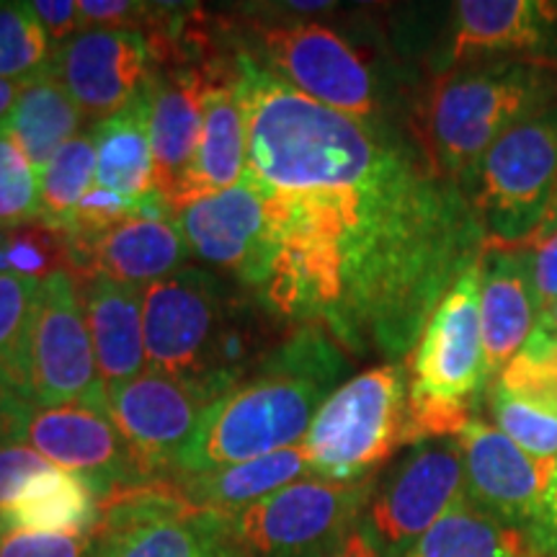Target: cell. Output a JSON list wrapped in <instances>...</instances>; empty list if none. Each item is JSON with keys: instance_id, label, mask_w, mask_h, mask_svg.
<instances>
[{"instance_id": "obj_1", "label": "cell", "mask_w": 557, "mask_h": 557, "mask_svg": "<svg viewBox=\"0 0 557 557\" xmlns=\"http://www.w3.org/2000/svg\"><path fill=\"white\" fill-rule=\"evenodd\" d=\"M233 86L246 171L271 220L261 302L292 329H323L348 357L406 361L487 246L462 186L438 171L416 124L320 107L246 52Z\"/></svg>"}, {"instance_id": "obj_2", "label": "cell", "mask_w": 557, "mask_h": 557, "mask_svg": "<svg viewBox=\"0 0 557 557\" xmlns=\"http://www.w3.org/2000/svg\"><path fill=\"white\" fill-rule=\"evenodd\" d=\"M351 367L318 325H295L209 410L176 475H197L305 442L323 403Z\"/></svg>"}, {"instance_id": "obj_3", "label": "cell", "mask_w": 557, "mask_h": 557, "mask_svg": "<svg viewBox=\"0 0 557 557\" xmlns=\"http://www.w3.org/2000/svg\"><path fill=\"white\" fill-rule=\"evenodd\" d=\"M256 292L209 269L184 267L143 289L150 372L230 389L287 333Z\"/></svg>"}, {"instance_id": "obj_4", "label": "cell", "mask_w": 557, "mask_h": 557, "mask_svg": "<svg viewBox=\"0 0 557 557\" xmlns=\"http://www.w3.org/2000/svg\"><path fill=\"white\" fill-rule=\"evenodd\" d=\"M553 101H557V60L470 62L431 83L416 129L438 171L462 186L506 129Z\"/></svg>"}, {"instance_id": "obj_5", "label": "cell", "mask_w": 557, "mask_h": 557, "mask_svg": "<svg viewBox=\"0 0 557 557\" xmlns=\"http://www.w3.org/2000/svg\"><path fill=\"white\" fill-rule=\"evenodd\" d=\"M406 361L410 447L457 436L478 418L491 385L480 329V261L444 295Z\"/></svg>"}, {"instance_id": "obj_6", "label": "cell", "mask_w": 557, "mask_h": 557, "mask_svg": "<svg viewBox=\"0 0 557 557\" xmlns=\"http://www.w3.org/2000/svg\"><path fill=\"white\" fill-rule=\"evenodd\" d=\"M230 37L274 78L354 120H385L374 73L336 29L308 18H233Z\"/></svg>"}, {"instance_id": "obj_7", "label": "cell", "mask_w": 557, "mask_h": 557, "mask_svg": "<svg viewBox=\"0 0 557 557\" xmlns=\"http://www.w3.org/2000/svg\"><path fill=\"white\" fill-rule=\"evenodd\" d=\"M312 475L359 483L410 447L408 361L377 364L344 382L305 436Z\"/></svg>"}, {"instance_id": "obj_8", "label": "cell", "mask_w": 557, "mask_h": 557, "mask_svg": "<svg viewBox=\"0 0 557 557\" xmlns=\"http://www.w3.org/2000/svg\"><path fill=\"white\" fill-rule=\"evenodd\" d=\"M465 197L493 246H524L547 220L557 194V101L506 129L470 176Z\"/></svg>"}, {"instance_id": "obj_9", "label": "cell", "mask_w": 557, "mask_h": 557, "mask_svg": "<svg viewBox=\"0 0 557 557\" xmlns=\"http://www.w3.org/2000/svg\"><path fill=\"white\" fill-rule=\"evenodd\" d=\"M374 475L359 483L297 480L225 517L240 557H331L361 521Z\"/></svg>"}, {"instance_id": "obj_10", "label": "cell", "mask_w": 557, "mask_h": 557, "mask_svg": "<svg viewBox=\"0 0 557 557\" xmlns=\"http://www.w3.org/2000/svg\"><path fill=\"white\" fill-rule=\"evenodd\" d=\"M96 557H240L222 513L191 506L171 480L101 504Z\"/></svg>"}, {"instance_id": "obj_11", "label": "cell", "mask_w": 557, "mask_h": 557, "mask_svg": "<svg viewBox=\"0 0 557 557\" xmlns=\"http://www.w3.org/2000/svg\"><path fill=\"white\" fill-rule=\"evenodd\" d=\"M465 491V462L457 436L418 442L374 478L361 529L374 542L380 557H406Z\"/></svg>"}, {"instance_id": "obj_12", "label": "cell", "mask_w": 557, "mask_h": 557, "mask_svg": "<svg viewBox=\"0 0 557 557\" xmlns=\"http://www.w3.org/2000/svg\"><path fill=\"white\" fill-rule=\"evenodd\" d=\"M29 393L37 406H86L109 413L78 282L60 269L39 282L29 333Z\"/></svg>"}, {"instance_id": "obj_13", "label": "cell", "mask_w": 557, "mask_h": 557, "mask_svg": "<svg viewBox=\"0 0 557 557\" xmlns=\"http://www.w3.org/2000/svg\"><path fill=\"white\" fill-rule=\"evenodd\" d=\"M16 442L39 451L54 468L75 472L99 493L101 504L132 487L156 483L107 410L86 406H37L21 418Z\"/></svg>"}, {"instance_id": "obj_14", "label": "cell", "mask_w": 557, "mask_h": 557, "mask_svg": "<svg viewBox=\"0 0 557 557\" xmlns=\"http://www.w3.org/2000/svg\"><path fill=\"white\" fill-rule=\"evenodd\" d=\"M227 389L201 382L143 372L107 387L109 413L152 475H176L209 410Z\"/></svg>"}, {"instance_id": "obj_15", "label": "cell", "mask_w": 557, "mask_h": 557, "mask_svg": "<svg viewBox=\"0 0 557 557\" xmlns=\"http://www.w3.org/2000/svg\"><path fill=\"white\" fill-rule=\"evenodd\" d=\"M176 220L194 256L259 295L271 267V220L259 181L246 171L230 189L181 207Z\"/></svg>"}, {"instance_id": "obj_16", "label": "cell", "mask_w": 557, "mask_h": 557, "mask_svg": "<svg viewBox=\"0 0 557 557\" xmlns=\"http://www.w3.org/2000/svg\"><path fill=\"white\" fill-rule=\"evenodd\" d=\"M47 73L58 78L90 120L120 114L143 94L152 73L145 34L86 29L52 50Z\"/></svg>"}, {"instance_id": "obj_17", "label": "cell", "mask_w": 557, "mask_h": 557, "mask_svg": "<svg viewBox=\"0 0 557 557\" xmlns=\"http://www.w3.org/2000/svg\"><path fill=\"white\" fill-rule=\"evenodd\" d=\"M457 442L462 449L468 498L491 517L527 532L540 517L557 462L527 455L483 418H472L457 434Z\"/></svg>"}, {"instance_id": "obj_18", "label": "cell", "mask_w": 557, "mask_h": 557, "mask_svg": "<svg viewBox=\"0 0 557 557\" xmlns=\"http://www.w3.org/2000/svg\"><path fill=\"white\" fill-rule=\"evenodd\" d=\"M65 271L75 278L103 274L135 289H148L186 267L191 248L176 214H137L94 235H62Z\"/></svg>"}, {"instance_id": "obj_19", "label": "cell", "mask_w": 557, "mask_h": 557, "mask_svg": "<svg viewBox=\"0 0 557 557\" xmlns=\"http://www.w3.org/2000/svg\"><path fill=\"white\" fill-rule=\"evenodd\" d=\"M557 5L547 0H462L451 13L447 67L504 58H545Z\"/></svg>"}, {"instance_id": "obj_20", "label": "cell", "mask_w": 557, "mask_h": 557, "mask_svg": "<svg viewBox=\"0 0 557 557\" xmlns=\"http://www.w3.org/2000/svg\"><path fill=\"white\" fill-rule=\"evenodd\" d=\"M537 323L540 308L524 250L487 243L480 256V329L491 382L527 346Z\"/></svg>"}, {"instance_id": "obj_21", "label": "cell", "mask_w": 557, "mask_h": 557, "mask_svg": "<svg viewBox=\"0 0 557 557\" xmlns=\"http://www.w3.org/2000/svg\"><path fill=\"white\" fill-rule=\"evenodd\" d=\"M205 78L189 67H152L148 81L152 189L171 207L181 178L189 171L205 124Z\"/></svg>"}, {"instance_id": "obj_22", "label": "cell", "mask_w": 557, "mask_h": 557, "mask_svg": "<svg viewBox=\"0 0 557 557\" xmlns=\"http://www.w3.org/2000/svg\"><path fill=\"white\" fill-rule=\"evenodd\" d=\"M233 83L235 81L205 83V90H201L205 124H201L197 156L173 194V212L209 194L230 189L248 169V132Z\"/></svg>"}, {"instance_id": "obj_23", "label": "cell", "mask_w": 557, "mask_h": 557, "mask_svg": "<svg viewBox=\"0 0 557 557\" xmlns=\"http://www.w3.org/2000/svg\"><path fill=\"white\" fill-rule=\"evenodd\" d=\"M78 282L83 312L103 385H120L148 372L143 336V289L94 274Z\"/></svg>"}, {"instance_id": "obj_24", "label": "cell", "mask_w": 557, "mask_h": 557, "mask_svg": "<svg viewBox=\"0 0 557 557\" xmlns=\"http://www.w3.org/2000/svg\"><path fill=\"white\" fill-rule=\"evenodd\" d=\"M305 478H312L310 457L308 449L297 444V447L240 465H227L220 470L173 475V485L191 506L230 517Z\"/></svg>"}, {"instance_id": "obj_25", "label": "cell", "mask_w": 557, "mask_h": 557, "mask_svg": "<svg viewBox=\"0 0 557 557\" xmlns=\"http://www.w3.org/2000/svg\"><path fill=\"white\" fill-rule=\"evenodd\" d=\"M83 116L67 88L50 73H41L21 90L16 107L0 124V135L11 139L32 169L41 173L60 148L78 137Z\"/></svg>"}, {"instance_id": "obj_26", "label": "cell", "mask_w": 557, "mask_h": 557, "mask_svg": "<svg viewBox=\"0 0 557 557\" xmlns=\"http://www.w3.org/2000/svg\"><path fill=\"white\" fill-rule=\"evenodd\" d=\"M96 186L124 199L152 194L148 86L127 109L94 127Z\"/></svg>"}, {"instance_id": "obj_27", "label": "cell", "mask_w": 557, "mask_h": 557, "mask_svg": "<svg viewBox=\"0 0 557 557\" xmlns=\"http://www.w3.org/2000/svg\"><path fill=\"white\" fill-rule=\"evenodd\" d=\"M101 519V498L75 472L52 468L39 472L26 485L0 527L39 534H83L94 532Z\"/></svg>"}, {"instance_id": "obj_28", "label": "cell", "mask_w": 557, "mask_h": 557, "mask_svg": "<svg viewBox=\"0 0 557 557\" xmlns=\"http://www.w3.org/2000/svg\"><path fill=\"white\" fill-rule=\"evenodd\" d=\"M406 557H540L524 529L500 521L465 496Z\"/></svg>"}, {"instance_id": "obj_29", "label": "cell", "mask_w": 557, "mask_h": 557, "mask_svg": "<svg viewBox=\"0 0 557 557\" xmlns=\"http://www.w3.org/2000/svg\"><path fill=\"white\" fill-rule=\"evenodd\" d=\"M96 186V143L94 129L73 137L58 150L39 173L41 225L62 233L73 212Z\"/></svg>"}, {"instance_id": "obj_30", "label": "cell", "mask_w": 557, "mask_h": 557, "mask_svg": "<svg viewBox=\"0 0 557 557\" xmlns=\"http://www.w3.org/2000/svg\"><path fill=\"white\" fill-rule=\"evenodd\" d=\"M37 292L39 278L0 271V369L29 400V333Z\"/></svg>"}, {"instance_id": "obj_31", "label": "cell", "mask_w": 557, "mask_h": 557, "mask_svg": "<svg viewBox=\"0 0 557 557\" xmlns=\"http://www.w3.org/2000/svg\"><path fill=\"white\" fill-rule=\"evenodd\" d=\"M487 387H498L508 398L557 416V338L534 331Z\"/></svg>"}, {"instance_id": "obj_32", "label": "cell", "mask_w": 557, "mask_h": 557, "mask_svg": "<svg viewBox=\"0 0 557 557\" xmlns=\"http://www.w3.org/2000/svg\"><path fill=\"white\" fill-rule=\"evenodd\" d=\"M52 45L29 3H0V81H32L47 73Z\"/></svg>"}, {"instance_id": "obj_33", "label": "cell", "mask_w": 557, "mask_h": 557, "mask_svg": "<svg viewBox=\"0 0 557 557\" xmlns=\"http://www.w3.org/2000/svg\"><path fill=\"white\" fill-rule=\"evenodd\" d=\"M485 406L493 416V426L504 431L527 455L557 462V416L508 398L498 387H487Z\"/></svg>"}, {"instance_id": "obj_34", "label": "cell", "mask_w": 557, "mask_h": 557, "mask_svg": "<svg viewBox=\"0 0 557 557\" xmlns=\"http://www.w3.org/2000/svg\"><path fill=\"white\" fill-rule=\"evenodd\" d=\"M39 220V173L11 139L0 135V233Z\"/></svg>"}, {"instance_id": "obj_35", "label": "cell", "mask_w": 557, "mask_h": 557, "mask_svg": "<svg viewBox=\"0 0 557 557\" xmlns=\"http://www.w3.org/2000/svg\"><path fill=\"white\" fill-rule=\"evenodd\" d=\"M60 261L65 263V240L58 230L34 222L0 233V271L41 282L62 269Z\"/></svg>"}, {"instance_id": "obj_36", "label": "cell", "mask_w": 557, "mask_h": 557, "mask_svg": "<svg viewBox=\"0 0 557 557\" xmlns=\"http://www.w3.org/2000/svg\"><path fill=\"white\" fill-rule=\"evenodd\" d=\"M0 557H96V529L83 534H39L0 527Z\"/></svg>"}, {"instance_id": "obj_37", "label": "cell", "mask_w": 557, "mask_h": 557, "mask_svg": "<svg viewBox=\"0 0 557 557\" xmlns=\"http://www.w3.org/2000/svg\"><path fill=\"white\" fill-rule=\"evenodd\" d=\"M524 250L529 278H532L534 299H537L540 315L547 308L557 302V218H549L542 222L537 233L529 238L524 246H517Z\"/></svg>"}, {"instance_id": "obj_38", "label": "cell", "mask_w": 557, "mask_h": 557, "mask_svg": "<svg viewBox=\"0 0 557 557\" xmlns=\"http://www.w3.org/2000/svg\"><path fill=\"white\" fill-rule=\"evenodd\" d=\"M52 462H47L39 451L21 442H0V517L16 504V498L26 491L39 472L50 470Z\"/></svg>"}, {"instance_id": "obj_39", "label": "cell", "mask_w": 557, "mask_h": 557, "mask_svg": "<svg viewBox=\"0 0 557 557\" xmlns=\"http://www.w3.org/2000/svg\"><path fill=\"white\" fill-rule=\"evenodd\" d=\"M32 11L50 39L52 50L83 32L78 0H34Z\"/></svg>"}, {"instance_id": "obj_40", "label": "cell", "mask_w": 557, "mask_h": 557, "mask_svg": "<svg viewBox=\"0 0 557 557\" xmlns=\"http://www.w3.org/2000/svg\"><path fill=\"white\" fill-rule=\"evenodd\" d=\"M29 406V395L0 369V442H5V438L16 442L18 423Z\"/></svg>"}, {"instance_id": "obj_41", "label": "cell", "mask_w": 557, "mask_h": 557, "mask_svg": "<svg viewBox=\"0 0 557 557\" xmlns=\"http://www.w3.org/2000/svg\"><path fill=\"white\" fill-rule=\"evenodd\" d=\"M527 532L540 557H557V480L549 485L537 521Z\"/></svg>"}, {"instance_id": "obj_42", "label": "cell", "mask_w": 557, "mask_h": 557, "mask_svg": "<svg viewBox=\"0 0 557 557\" xmlns=\"http://www.w3.org/2000/svg\"><path fill=\"white\" fill-rule=\"evenodd\" d=\"M331 557H380V553L374 547V542L369 540V534L361 529V524H357Z\"/></svg>"}, {"instance_id": "obj_43", "label": "cell", "mask_w": 557, "mask_h": 557, "mask_svg": "<svg viewBox=\"0 0 557 557\" xmlns=\"http://www.w3.org/2000/svg\"><path fill=\"white\" fill-rule=\"evenodd\" d=\"M29 81H0V124L5 122V116L11 114V109L16 107L21 90Z\"/></svg>"}, {"instance_id": "obj_44", "label": "cell", "mask_w": 557, "mask_h": 557, "mask_svg": "<svg viewBox=\"0 0 557 557\" xmlns=\"http://www.w3.org/2000/svg\"><path fill=\"white\" fill-rule=\"evenodd\" d=\"M537 331L545 333V336H549V338H557V302L553 305V308H547L545 312H542Z\"/></svg>"}, {"instance_id": "obj_45", "label": "cell", "mask_w": 557, "mask_h": 557, "mask_svg": "<svg viewBox=\"0 0 557 557\" xmlns=\"http://www.w3.org/2000/svg\"><path fill=\"white\" fill-rule=\"evenodd\" d=\"M549 214H555V218H557V194H555V201H553V209H549ZM549 214H547V218H549Z\"/></svg>"}, {"instance_id": "obj_46", "label": "cell", "mask_w": 557, "mask_h": 557, "mask_svg": "<svg viewBox=\"0 0 557 557\" xmlns=\"http://www.w3.org/2000/svg\"><path fill=\"white\" fill-rule=\"evenodd\" d=\"M555 480H557V465H555ZM555 480H553V483H555Z\"/></svg>"}]
</instances>
